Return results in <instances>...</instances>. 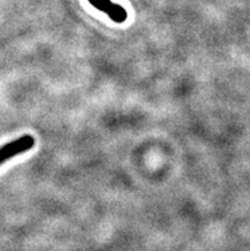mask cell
Returning <instances> with one entry per match:
<instances>
[{"instance_id": "cell-1", "label": "cell", "mask_w": 250, "mask_h": 251, "mask_svg": "<svg viewBox=\"0 0 250 251\" xmlns=\"http://www.w3.org/2000/svg\"><path fill=\"white\" fill-rule=\"evenodd\" d=\"M33 147H35V138L32 135H23V137L5 144L0 148V165H3L8 159L18 156V154L28 152Z\"/></svg>"}, {"instance_id": "cell-2", "label": "cell", "mask_w": 250, "mask_h": 251, "mask_svg": "<svg viewBox=\"0 0 250 251\" xmlns=\"http://www.w3.org/2000/svg\"><path fill=\"white\" fill-rule=\"evenodd\" d=\"M88 3L100 12L108 14L109 18L115 23H124L128 19V12L119 4L111 0H88Z\"/></svg>"}]
</instances>
